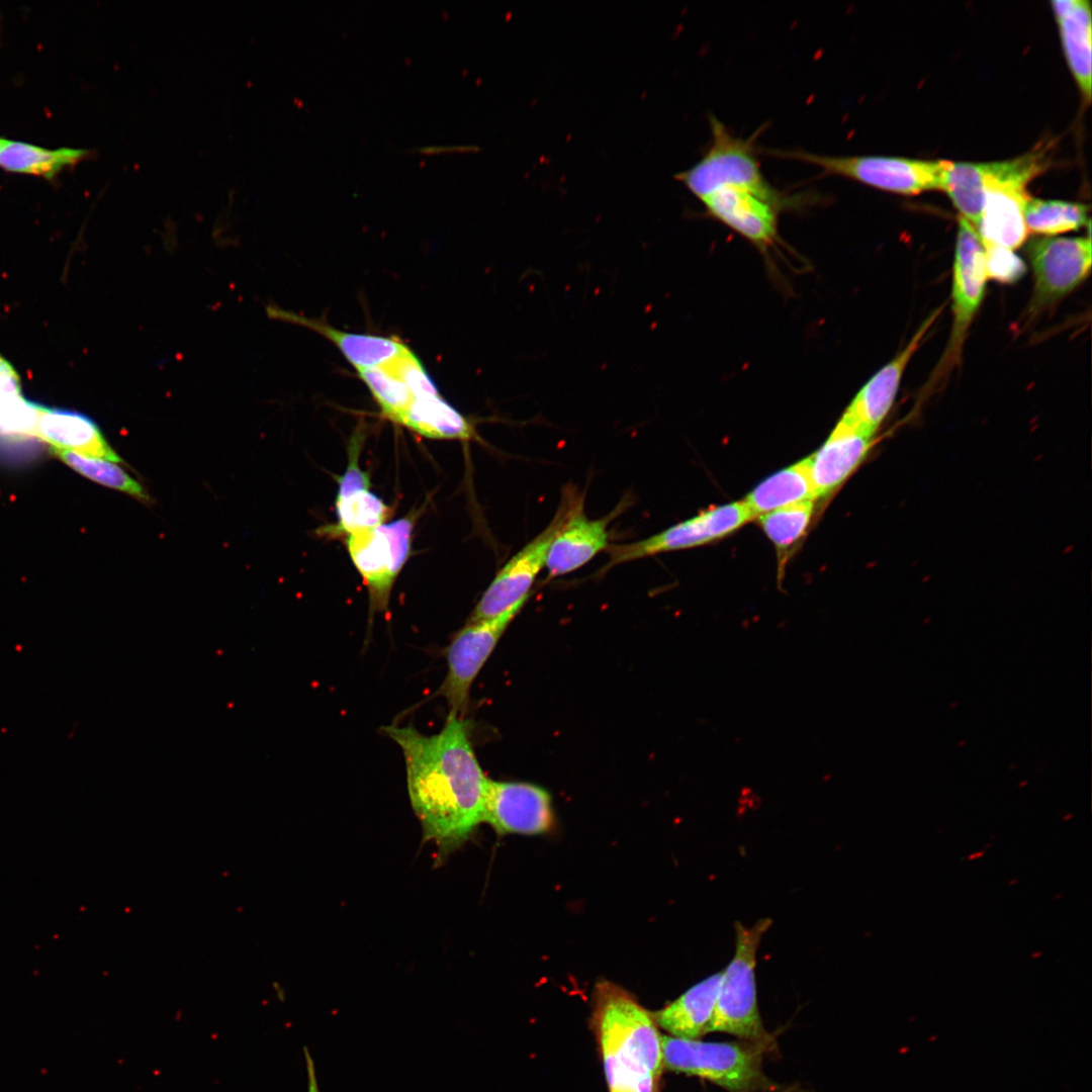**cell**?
I'll return each instance as SVG.
<instances>
[{
  "mask_svg": "<svg viewBox=\"0 0 1092 1092\" xmlns=\"http://www.w3.org/2000/svg\"><path fill=\"white\" fill-rule=\"evenodd\" d=\"M383 731L400 747L412 807L425 839L439 855L461 845L483 821L488 779L475 756L467 721L448 714L441 731L426 735L414 726Z\"/></svg>",
  "mask_w": 1092,
  "mask_h": 1092,
  "instance_id": "cell-1",
  "label": "cell"
},
{
  "mask_svg": "<svg viewBox=\"0 0 1092 1092\" xmlns=\"http://www.w3.org/2000/svg\"><path fill=\"white\" fill-rule=\"evenodd\" d=\"M596 1015L611 1090L652 1092L662 1069V1049L650 1015L612 986L601 988Z\"/></svg>",
  "mask_w": 1092,
  "mask_h": 1092,
  "instance_id": "cell-2",
  "label": "cell"
},
{
  "mask_svg": "<svg viewBox=\"0 0 1092 1092\" xmlns=\"http://www.w3.org/2000/svg\"><path fill=\"white\" fill-rule=\"evenodd\" d=\"M1043 146L1010 160L982 163L985 197L977 228L982 241L1013 251L1025 242L1027 184L1048 165Z\"/></svg>",
  "mask_w": 1092,
  "mask_h": 1092,
  "instance_id": "cell-3",
  "label": "cell"
},
{
  "mask_svg": "<svg viewBox=\"0 0 1092 1092\" xmlns=\"http://www.w3.org/2000/svg\"><path fill=\"white\" fill-rule=\"evenodd\" d=\"M770 925L769 918H762L751 927L735 922V952L722 971L714 1015L708 1029V1032L721 1031L736 1035L763 1051L770 1050L774 1042L758 1012L755 965L759 942Z\"/></svg>",
  "mask_w": 1092,
  "mask_h": 1092,
  "instance_id": "cell-4",
  "label": "cell"
},
{
  "mask_svg": "<svg viewBox=\"0 0 1092 1092\" xmlns=\"http://www.w3.org/2000/svg\"><path fill=\"white\" fill-rule=\"evenodd\" d=\"M661 1049L668 1069L707 1079L729 1092H757L771 1086L761 1068L764 1051L752 1043L661 1036Z\"/></svg>",
  "mask_w": 1092,
  "mask_h": 1092,
  "instance_id": "cell-5",
  "label": "cell"
},
{
  "mask_svg": "<svg viewBox=\"0 0 1092 1092\" xmlns=\"http://www.w3.org/2000/svg\"><path fill=\"white\" fill-rule=\"evenodd\" d=\"M776 157L804 162L825 175L839 176L900 194L941 190L947 161L891 156H829L803 150H774Z\"/></svg>",
  "mask_w": 1092,
  "mask_h": 1092,
  "instance_id": "cell-6",
  "label": "cell"
},
{
  "mask_svg": "<svg viewBox=\"0 0 1092 1092\" xmlns=\"http://www.w3.org/2000/svg\"><path fill=\"white\" fill-rule=\"evenodd\" d=\"M583 498L575 488L565 487L550 524L517 552L496 573L472 611L467 623L493 619L531 596L532 585L545 567L549 547L574 507Z\"/></svg>",
  "mask_w": 1092,
  "mask_h": 1092,
  "instance_id": "cell-7",
  "label": "cell"
},
{
  "mask_svg": "<svg viewBox=\"0 0 1092 1092\" xmlns=\"http://www.w3.org/2000/svg\"><path fill=\"white\" fill-rule=\"evenodd\" d=\"M709 123L711 142L702 158L674 178L700 200L722 186L769 185L760 168L754 138L734 135L713 114H709Z\"/></svg>",
  "mask_w": 1092,
  "mask_h": 1092,
  "instance_id": "cell-8",
  "label": "cell"
},
{
  "mask_svg": "<svg viewBox=\"0 0 1092 1092\" xmlns=\"http://www.w3.org/2000/svg\"><path fill=\"white\" fill-rule=\"evenodd\" d=\"M751 520L753 517L743 500L710 508L645 539L610 544L606 550L609 559L600 574L623 563L712 543L734 533Z\"/></svg>",
  "mask_w": 1092,
  "mask_h": 1092,
  "instance_id": "cell-9",
  "label": "cell"
},
{
  "mask_svg": "<svg viewBox=\"0 0 1092 1092\" xmlns=\"http://www.w3.org/2000/svg\"><path fill=\"white\" fill-rule=\"evenodd\" d=\"M417 517L416 512H411L391 523L348 536V552L368 586L373 611L387 608L391 586L411 553Z\"/></svg>",
  "mask_w": 1092,
  "mask_h": 1092,
  "instance_id": "cell-10",
  "label": "cell"
},
{
  "mask_svg": "<svg viewBox=\"0 0 1092 1092\" xmlns=\"http://www.w3.org/2000/svg\"><path fill=\"white\" fill-rule=\"evenodd\" d=\"M530 597L521 600L493 619L467 623L455 633L446 651L447 674L437 692L446 700L449 714L463 717L472 682L508 626Z\"/></svg>",
  "mask_w": 1092,
  "mask_h": 1092,
  "instance_id": "cell-11",
  "label": "cell"
},
{
  "mask_svg": "<svg viewBox=\"0 0 1092 1092\" xmlns=\"http://www.w3.org/2000/svg\"><path fill=\"white\" fill-rule=\"evenodd\" d=\"M1027 254L1034 278L1030 310L1035 313L1065 297L1089 275L1090 234L1035 239L1028 244Z\"/></svg>",
  "mask_w": 1092,
  "mask_h": 1092,
  "instance_id": "cell-12",
  "label": "cell"
},
{
  "mask_svg": "<svg viewBox=\"0 0 1092 1092\" xmlns=\"http://www.w3.org/2000/svg\"><path fill=\"white\" fill-rule=\"evenodd\" d=\"M772 185H727L701 199L711 216L760 247L774 242L779 210L788 202Z\"/></svg>",
  "mask_w": 1092,
  "mask_h": 1092,
  "instance_id": "cell-13",
  "label": "cell"
},
{
  "mask_svg": "<svg viewBox=\"0 0 1092 1092\" xmlns=\"http://www.w3.org/2000/svg\"><path fill=\"white\" fill-rule=\"evenodd\" d=\"M952 267L953 322L945 362L959 357L965 337L983 301L988 279L979 234L962 216L958 219Z\"/></svg>",
  "mask_w": 1092,
  "mask_h": 1092,
  "instance_id": "cell-14",
  "label": "cell"
},
{
  "mask_svg": "<svg viewBox=\"0 0 1092 1092\" xmlns=\"http://www.w3.org/2000/svg\"><path fill=\"white\" fill-rule=\"evenodd\" d=\"M939 312L940 308L929 314L907 345L867 381L844 411L839 423L874 438L895 401L907 365Z\"/></svg>",
  "mask_w": 1092,
  "mask_h": 1092,
  "instance_id": "cell-15",
  "label": "cell"
},
{
  "mask_svg": "<svg viewBox=\"0 0 1092 1092\" xmlns=\"http://www.w3.org/2000/svg\"><path fill=\"white\" fill-rule=\"evenodd\" d=\"M551 799L544 789L527 783L488 779L483 821L498 833L537 834L552 825Z\"/></svg>",
  "mask_w": 1092,
  "mask_h": 1092,
  "instance_id": "cell-16",
  "label": "cell"
},
{
  "mask_svg": "<svg viewBox=\"0 0 1092 1092\" xmlns=\"http://www.w3.org/2000/svg\"><path fill=\"white\" fill-rule=\"evenodd\" d=\"M583 504L582 498L574 507L549 547L545 564L547 579L570 573L606 551L610 545L609 525L623 512L626 502L601 519H588Z\"/></svg>",
  "mask_w": 1092,
  "mask_h": 1092,
  "instance_id": "cell-17",
  "label": "cell"
},
{
  "mask_svg": "<svg viewBox=\"0 0 1092 1092\" xmlns=\"http://www.w3.org/2000/svg\"><path fill=\"white\" fill-rule=\"evenodd\" d=\"M267 312L270 317L299 325L325 337L357 370L386 366L410 350L394 337L344 332L323 320L306 317L278 306H268Z\"/></svg>",
  "mask_w": 1092,
  "mask_h": 1092,
  "instance_id": "cell-18",
  "label": "cell"
},
{
  "mask_svg": "<svg viewBox=\"0 0 1092 1092\" xmlns=\"http://www.w3.org/2000/svg\"><path fill=\"white\" fill-rule=\"evenodd\" d=\"M873 438L837 423L825 443L808 458L817 499L834 491L864 460Z\"/></svg>",
  "mask_w": 1092,
  "mask_h": 1092,
  "instance_id": "cell-19",
  "label": "cell"
},
{
  "mask_svg": "<svg viewBox=\"0 0 1092 1092\" xmlns=\"http://www.w3.org/2000/svg\"><path fill=\"white\" fill-rule=\"evenodd\" d=\"M34 436L54 449L73 450L87 457L120 462L96 423L81 413L38 404Z\"/></svg>",
  "mask_w": 1092,
  "mask_h": 1092,
  "instance_id": "cell-20",
  "label": "cell"
},
{
  "mask_svg": "<svg viewBox=\"0 0 1092 1092\" xmlns=\"http://www.w3.org/2000/svg\"><path fill=\"white\" fill-rule=\"evenodd\" d=\"M721 980L722 972L702 980L656 1012L655 1020L675 1037L700 1038L708 1033Z\"/></svg>",
  "mask_w": 1092,
  "mask_h": 1092,
  "instance_id": "cell-21",
  "label": "cell"
},
{
  "mask_svg": "<svg viewBox=\"0 0 1092 1092\" xmlns=\"http://www.w3.org/2000/svg\"><path fill=\"white\" fill-rule=\"evenodd\" d=\"M1053 9L1072 74L1086 100L1091 98V9L1086 0H1056Z\"/></svg>",
  "mask_w": 1092,
  "mask_h": 1092,
  "instance_id": "cell-22",
  "label": "cell"
},
{
  "mask_svg": "<svg viewBox=\"0 0 1092 1092\" xmlns=\"http://www.w3.org/2000/svg\"><path fill=\"white\" fill-rule=\"evenodd\" d=\"M816 499L808 458H805L768 476L743 502L756 519L781 508Z\"/></svg>",
  "mask_w": 1092,
  "mask_h": 1092,
  "instance_id": "cell-23",
  "label": "cell"
},
{
  "mask_svg": "<svg viewBox=\"0 0 1092 1092\" xmlns=\"http://www.w3.org/2000/svg\"><path fill=\"white\" fill-rule=\"evenodd\" d=\"M398 424L432 439H478L472 423L440 394L414 397Z\"/></svg>",
  "mask_w": 1092,
  "mask_h": 1092,
  "instance_id": "cell-24",
  "label": "cell"
},
{
  "mask_svg": "<svg viewBox=\"0 0 1092 1092\" xmlns=\"http://www.w3.org/2000/svg\"><path fill=\"white\" fill-rule=\"evenodd\" d=\"M90 150L46 149L32 144L5 140L0 151V168L10 173L53 179L66 169L92 156Z\"/></svg>",
  "mask_w": 1092,
  "mask_h": 1092,
  "instance_id": "cell-25",
  "label": "cell"
},
{
  "mask_svg": "<svg viewBox=\"0 0 1092 1092\" xmlns=\"http://www.w3.org/2000/svg\"><path fill=\"white\" fill-rule=\"evenodd\" d=\"M941 190L947 193L960 216L977 230L985 197L982 163L947 161Z\"/></svg>",
  "mask_w": 1092,
  "mask_h": 1092,
  "instance_id": "cell-26",
  "label": "cell"
},
{
  "mask_svg": "<svg viewBox=\"0 0 1092 1092\" xmlns=\"http://www.w3.org/2000/svg\"><path fill=\"white\" fill-rule=\"evenodd\" d=\"M1088 206L1062 200L1030 197L1024 208L1027 233L1053 237L1079 230L1088 220Z\"/></svg>",
  "mask_w": 1092,
  "mask_h": 1092,
  "instance_id": "cell-27",
  "label": "cell"
},
{
  "mask_svg": "<svg viewBox=\"0 0 1092 1092\" xmlns=\"http://www.w3.org/2000/svg\"><path fill=\"white\" fill-rule=\"evenodd\" d=\"M815 502H805L775 510L757 517L758 524L772 542L780 560L798 544L807 533L814 513Z\"/></svg>",
  "mask_w": 1092,
  "mask_h": 1092,
  "instance_id": "cell-28",
  "label": "cell"
},
{
  "mask_svg": "<svg viewBox=\"0 0 1092 1092\" xmlns=\"http://www.w3.org/2000/svg\"><path fill=\"white\" fill-rule=\"evenodd\" d=\"M338 523L328 528L330 535L353 534L377 528L384 524L391 510L369 490H362L345 497H337Z\"/></svg>",
  "mask_w": 1092,
  "mask_h": 1092,
  "instance_id": "cell-29",
  "label": "cell"
},
{
  "mask_svg": "<svg viewBox=\"0 0 1092 1092\" xmlns=\"http://www.w3.org/2000/svg\"><path fill=\"white\" fill-rule=\"evenodd\" d=\"M53 452L81 475L104 486L123 491L142 502H149V494L143 486L114 463L67 450L53 448Z\"/></svg>",
  "mask_w": 1092,
  "mask_h": 1092,
  "instance_id": "cell-30",
  "label": "cell"
},
{
  "mask_svg": "<svg viewBox=\"0 0 1092 1092\" xmlns=\"http://www.w3.org/2000/svg\"><path fill=\"white\" fill-rule=\"evenodd\" d=\"M357 371L382 414L390 421L398 423L414 398L407 386L386 367Z\"/></svg>",
  "mask_w": 1092,
  "mask_h": 1092,
  "instance_id": "cell-31",
  "label": "cell"
},
{
  "mask_svg": "<svg viewBox=\"0 0 1092 1092\" xmlns=\"http://www.w3.org/2000/svg\"><path fill=\"white\" fill-rule=\"evenodd\" d=\"M981 243L988 278L1010 284L1026 273L1025 263L1013 250L982 240Z\"/></svg>",
  "mask_w": 1092,
  "mask_h": 1092,
  "instance_id": "cell-32",
  "label": "cell"
},
{
  "mask_svg": "<svg viewBox=\"0 0 1092 1092\" xmlns=\"http://www.w3.org/2000/svg\"><path fill=\"white\" fill-rule=\"evenodd\" d=\"M410 389L414 397L439 394L419 358L410 349L386 366Z\"/></svg>",
  "mask_w": 1092,
  "mask_h": 1092,
  "instance_id": "cell-33",
  "label": "cell"
},
{
  "mask_svg": "<svg viewBox=\"0 0 1092 1092\" xmlns=\"http://www.w3.org/2000/svg\"><path fill=\"white\" fill-rule=\"evenodd\" d=\"M362 441L360 437H353L349 445V464L345 473L339 478V489L337 497H345L352 493L369 490L370 477L369 474L363 471L359 466V455L361 452Z\"/></svg>",
  "mask_w": 1092,
  "mask_h": 1092,
  "instance_id": "cell-34",
  "label": "cell"
},
{
  "mask_svg": "<svg viewBox=\"0 0 1092 1092\" xmlns=\"http://www.w3.org/2000/svg\"><path fill=\"white\" fill-rule=\"evenodd\" d=\"M308 1092H320L314 1064L307 1048H304Z\"/></svg>",
  "mask_w": 1092,
  "mask_h": 1092,
  "instance_id": "cell-35",
  "label": "cell"
},
{
  "mask_svg": "<svg viewBox=\"0 0 1092 1092\" xmlns=\"http://www.w3.org/2000/svg\"><path fill=\"white\" fill-rule=\"evenodd\" d=\"M470 149H471V147H464V146H461V147L455 146V147H451V148L450 147L444 148V147H433V146H431V147L421 148L420 152H423L425 154H436V153L442 152L444 150L446 151V150H470Z\"/></svg>",
  "mask_w": 1092,
  "mask_h": 1092,
  "instance_id": "cell-36",
  "label": "cell"
},
{
  "mask_svg": "<svg viewBox=\"0 0 1092 1092\" xmlns=\"http://www.w3.org/2000/svg\"><path fill=\"white\" fill-rule=\"evenodd\" d=\"M984 854H985V850H981V851H976V852H974V853H972V854L968 855L967 859H969V860H974V859H978V858H980L981 856H983Z\"/></svg>",
  "mask_w": 1092,
  "mask_h": 1092,
  "instance_id": "cell-37",
  "label": "cell"
},
{
  "mask_svg": "<svg viewBox=\"0 0 1092 1092\" xmlns=\"http://www.w3.org/2000/svg\"><path fill=\"white\" fill-rule=\"evenodd\" d=\"M1041 954H1042V952H1041V951H1038V952H1033V953L1031 954V958H1038V957H1041Z\"/></svg>",
  "mask_w": 1092,
  "mask_h": 1092,
  "instance_id": "cell-38",
  "label": "cell"
},
{
  "mask_svg": "<svg viewBox=\"0 0 1092 1092\" xmlns=\"http://www.w3.org/2000/svg\"><path fill=\"white\" fill-rule=\"evenodd\" d=\"M4 142H5V139L0 138V151H1L2 147H3Z\"/></svg>",
  "mask_w": 1092,
  "mask_h": 1092,
  "instance_id": "cell-39",
  "label": "cell"
},
{
  "mask_svg": "<svg viewBox=\"0 0 1092 1092\" xmlns=\"http://www.w3.org/2000/svg\"><path fill=\"white\" fill-rule=\"evenodd\" d=\"M611 1091L612 1092H629V1091H618V1090H611Z\"/></svg>",
  "mask_w": 1092,
  "mask_h": 1092,
  "instance_id": "cell-40",
  "label": "cell"
},
{
  "mask_svg": "<svg viewBox=\"0 0 1092 1092\" xmlns=\"http://www.w3.org/2000/svg\"><path fill=\"white\" fill-rule=\"evenodd\" d=\"M2 358H3V357H2L1 355H0V360H1Z\"/></svg>",
  "mask_w": 1092,
  "mask_h": 1092,
  "instance_id": "cell-41",
  "label": "cell"
}]
</instances>
